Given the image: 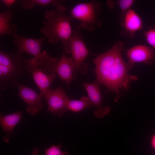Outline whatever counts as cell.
<instances>
[{"label": "cell", "mask_w": 155, "mask_h": 155, "mask_svg": "<svg viewBox=\"0 0 155 155\" xmlns=\"http://www.w3.org/2000/svg\"><path fill=\"white\" fill-rule=\"evenodd\" d=\"M124 45L122 42L115 43L108 50L98 55L94 61L96 81L116 93L128 88L131 81L136 78L128 73L133 65L126 63L122 57L121 51Z\"/></svg>", "instance_id": "cell-1"}, {"label": "cell", "mask_w": 155, "mask_h": 155, "mask_svg": "<svg viewBox=\"0 0 155 155\" xmlns=\"http://www.w3.org/2000/svg\"><path fill=\"white\" fill-rule=\"evenodd\" d=\"M56 7L55 10L45 11L40 32L47 38L48 42L51 44H57L61 40L63 51L70 54L73 32L71 22L73 18L66 13L65 5H61Z\"/></svg>", "instance_id": "cell-2"}, {"label": "cell", "mask_w": 155, "mask_h": 155, "mask_svg": "<svg viewBox=\"0 0 155 155\" xmlns=\"http://www.w3.org/2000/svg\"><path fill=\"white\" fill-rule=\"evenodd\" d=\"M18 53L15 55L2 51H0V82L1 90L7 87H17L18 78L26 70L28 59H25Z\"/></svg>", "instance_id": "cell-3"}, {"label": "cell", "mask_w": 155, "mask_h": 155, "mask_svg": "<svg viewBox=\"0 0 155 155\" xmlns=\"http://www.w3.org/2000/svg\"><path fill=\"white\" fill-rule=\"evenodd\" d=\"M100 7V3L94 0L79 3L71 10V16L80 22L81 28L91 32L101 26L99 18Z\"/></svg>", "instance_id": "cell-4"}, {"label": "cell", "mask_w": 155, "mask_h": 155, "mask_svg": "<svg viewBox=\"0 0 155 155\" xmlns=\"http://www.w3.org/2000/svg\"><path fill=\"white\" fill-rule=\"evenodd\" d=\"M81 27L77 26L73 31L71 39L70 54L74 65V79L79 73H86L88 65L84 61L89 54L81 32Z\"/></svg>", "instance_id": "cell-5"}, {"label": "cell", "mask_w": 155, "mask_h": 155, "mask_svg": "<svg viewBox=\"0 0 155 155\" xmlns=\"http://www.w3.org/2000/svg\"><path fill=\"white\" fill-rule=\"evenodd\" d=\"M13 43L20 53H25L33 56L39 61L43 59L48 53L45 51L42 52L41 48L44 40V38H34L20 36L17 33L13 37Z\"/></svg>", "instance_id": "cell-6"}, {"label": "cell", "mask_w": 155, "mask_h": 155, "mask_svg": "<svg viewBox=\"0 0 155 155\" xmlns=\"http://www.w3.org/2000/svg\"><path fill=\"white\" fill-rule=\"evenodd\" d=\"M26 70L32 76L40 91L39 94L43 98V96L49 90L50 86L57 74H49L44 72L39 68L37 59L34 57L28 59Z\"/></svg>", "instance_id": "cell-7"}, {"label": "cell", "mask_w": 155, "mask_h": 155, "mask_svg": "<svg viewBox=\"0 0 155 155\" xmlns=\"http://www.w3.org/2000/svg\"><path fill=\"white\" fill-rule=\"evenodd\" d=\"M48 105L47 112L54 115L60 117L68 110L67 103L69 99L62 87L50 89L43 96Z\"/></svg>", "instance_id": "cell-8"}, {"label": "cell", "mask_w": 155, "mask_h": 155, "mask_svg": "<svg viewBox=\"0 0 155 155\" xmlns=\"http://www.w3.org/2000/svg\"><path fill=\"white\" fill-rule=\"evenodd\" d=\"M18 94L27 106L26 111L34 116L44 108L42 98L34 90L19 84L17 86Z\"/></svg>", "instance_id": "cell-9"}, {"label": "cell", "mask_w": 155, "mask_h": 155, "mask_svg": "<svg viewBox=\"0 0 155 155\" xmlns=\"http://www.w3.org/2000/svg\"><path fill=\"white\" fill-rule=\"evenodd\" d=\"M82 85L87 93L92 106L96 109L94 113L95 117L102 118L108 114L110 108L104 107L102 105V98L99 88L100 84L96 81L92 83H86Z\"/></svg>", "instance_id": "cell-10"}, {"label": "cell", "mask_w": 155, "mask_h": 155, "mask_svg": "<svg viewBox=\"0 0 155 155\" xmlns=\"http://www.w3.org/2000/svg\"><path fill=\"white\" fill-rule=\"evenodd\" d=\"M126 55L131 64L139 62L150 64L155 60V50L145 45H139L129 49Z\"/></svg>", "instance_id": "cell-11"}, {"label": "cell", "mask_w": 155, "mask_h": 155, "mask_svg": "<svg viewBox=\"0 0 155 155\" xmlns=\"http://www.w3.org/2000/svg\"><path fill=\"white\" fill-rule=\"evenodd\" d=\"M74 65L71 57L67 56L63 51L60 59L57 61L55 67V73L67 85L74 79Z\"/></svg>", "instance_id": "cell-12"}, {"label": "cell", "mask_w": 155, "mask_h": 155, "mask_svg": "<svg viewBox=\"0 0 155 155\" xmlns=\"http://www.w3.org/2000/svg\"><path fill=\"white\" fill-rule=\"evenodd\" d=\"M22 113L23 111L21 110L6 115L0 113V125L5 133L3 137L4 142H9V139L13 135L14 129L21 121Z\"/></svg>", "instance_id": "cell-13"}, {"label": "cell", "mask_w": 155, "mask_h": 155, "mask_svg": "<svg viewBox=\"0 0 155 155\" xmlns=\"http://www.w3.org/2000/svg\"><path fill=\"white\" fill-rule=\"evenodd\" d=\"M123 27L128 32L133 34L142 29V20L135 11L131 9L125 15Z\"/></svg>", "instance_id": "cell-14"}, {"label": "cell", "mask_w": 155, "mask_h": 155, "mask_svg": "<svg viewBox=\"0 0 155 155\" xmlns=\"http://www.w3.org/2000/svg\"><path fill=\"white\" fill-rule=\"evenodd\" d=\"M13 13L9 10L0 13V35L7 34L12 37L18 31L15 24H11Z\"/></svg>", "instance_id": "cell-15"}, {"label": "cell", "mask_w": 155, "mask_h": 155, "mask_svg": "<svg viewBox=\"0 0 155 155\" xmlns=\"http://www.w3.org/2000/svg\"><path fill=\"white\" fill-rule=\"evenodd\" d=\"M64 1L58 0H22L20 1V4L23 8L30 10L36 5L45 6L52 5L56 7L63 5Z\"/></svg>", "instance_id": "cell-16"}, {"label": "cell", "mask_w": 155, "mask_h": 155, "mask_svg": "<svg viewBox=\"0 0 155 155\" xmlns=\"http://www.w3.org/2000/svg\"><path fill=\"white\" fill-rule=\"evenodd\" d=\"M92 106L88 97L83 96L79 100L69 99L67 103L68 110L76 113Z\"/></svg>", "instance_id": "cell-17"}, {"label": "cell", "mask_w": 155, "mask_h": 155, "mask_svg": "<svg viewBox=\"0 0 155 155\" xmlns=\"http://www.w3.org/2000/svg\"><path fill=\"white\" fill-rule=\"evenodd\" d=\"M134 2L135 1L133 0H120L117 1V3L121 11L120 18L121 21L120 25L121 27L123 26V21L126 13L131 9Z\"/></svg>", "instance_id": "cell-18"}, {"label": "cell", "mask_w": 155, "mask_h": 155, "mask_svg": "<svg viewBox=\"0 0 155 155\" xmlns=\"http://www.w3.org/2000/svg\"><path fill=\"white\" fill-rule=\"evenodd\" d=\"M62 143H60L57 145H53L49 148H45L44 155H69L67 151H62Z\"/></svg>", "instance_id": "cell-19"}, {"label": "cell", "mask_w": 155, "mask_h": 155, "mask_svg": "<svg viewBox=\"0 0 155 155\" xmlns=\"http://www.w3.org/2000/svg\"><path fill=\"white\" fill-rule=\"evenodd\" d=\"M144 35L147 43L155 49V28L146 31Z\"/></svg>", "instance_id": "cell-20"}, {"label": "cell", "mask_w": 155, "mask_h": 155, "mask_svg": "<svg viewBox=\"0 0 155 155\" xmlns=\"http://www.w3.org/2000/svg\"><path fill=\"white\" fill-rule=\"evenodd\" d=\"M2 1L5 5L9 8L16 1V0H2Z\"/></svg>", "instance_id": "cell-21"}, {"label": "cell", "mask_w": 155, "mask_h": 155, "mask_svg": "<svg viewBox=\"0 0 155 155\" xmlns=\"http://www.w3.org/2000/svg\"><path fill=\"white\" fill-rule=\"evenodd\" d=\"M150 142L151 146L155 150V134L152 136Z\"/></svg>", "instance_id": "cell-22"}, {"label": "cell", "mask_w": 155, "mask_h": 155, "mask_svg": "<svg viewBox=\"0 0 155 155\" xmlns=\"http://www.w3.org/2000/svg\"><path fill=\"white\" fill-rule=\"evenodd\" d=\"M39 150L37 147H35L33 149L32 152L30 155H38Z\"/></svg>", "instance_id": "cell-23"}]
</instances>
